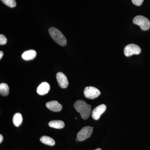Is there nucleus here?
Returning <instances> with one entry per match:
<instances>
[{"mask_svg":"<svg viewBox=\"0 0 150 150\" xmlns=\"http://www.w3.org/2000/svg\"><path fill=\"white\" fill-rule=\"evenodd\" d=\"M74 107L78 112L80 113L81 117L86 120L89 117L91 112V106L83 100H78L74 105Z\"/></svg>","mask_w":150,"mask_h":150,"instance_id":"1","label":"nucleus"},{"mask_svg":"<svg viewBox=\"0 0 150 150\" xmlns=\"http://www.w3.org/2000/svg\"><path fill=\"white\" fill-rule=\"evenodd\" d=\"M49 33L53 40L59 45L64 46L67 45V39L59 30L56 28H50L49 29Z\"/></svg>","mask_w":150,"mask_h":150,"instance_id":"2","label":"nucleus"},{"mask_svg":"<svg viewBox=\"0 0 150 150\" xmlns=\"http://www.w3.org/2000/svg\"><path fill=\"white\" fill-rule=\"evenodd\" d=\"M134 24L139 25L143 30H147L150 28V22L144 16H137L133 20Z\"/></svg>","mask_w":150,"mask_h":150,"instance_id":"3","label":"nucleus"},{"mask_svg":"<svg viewBox=\"0 0 150 150\" xmlns=\"http://www.w3.org/2000/svg\"><path fill=\"white\" fill-rule=\"evenodd\" d=\"M93 127L86 126L82 128L77 135V139L79 142H83L88 139L91 136L93 131Z\"/></svg>","mask_w":150,"mask_h":150,"instance_id":"4","label":"nucleus"},{"mask_svg":"<svg viewBox=\"0 0 150 150\" xmlns=\"http://www.w3.org/2000/svg\"><path fill=\"white\" fill-rule=\"evenodd\" d=\"M85 96L90 99H94L100 95L99 90L93 86L86 87L84 91Z\"/></svg>","mask_w":150,"mask_h":150,"instance_id":"5","label":"nucleus"},{"mask_svg":"<svg viewBox=\"0 0 150 150\" xmlns=\"http://www.w3.org/2000/svg\"><path fill=\"white\" fill-rule=\"evenodd\" d=\"M124 54L127 57L133 55H138L141 52V48L139 46L134 44H129L125 47Z\"/></svg>","mask_w":150,"mask_h":150,"instance_id":"6","label":"nucleus"},{"mask_svg":"<svg viewBox=\"0 0 150 150\" xmlns=\"http://www.w3.org/2000/svg\"><path fill=\"white\" fill-rule=\"evenodd\" d=\"M106 106L105 104H101L97 106L93 110L92 112V117L95 120H98L102 115L105 111Z\"/></svg>","mask_w":150,"mask_h":150,"instance_id":"7","label":"nucleus"},{"mask_svg":"<svg viewBox=\"0 0 150 150\" xmlns=\"http://www.w3.org/2000/svg\"><path fill=\"white\" fill-rule=\"evenodd\" d=\"M56 79L59 86L62 88H65L69 85L68 79L63 73L59 72L56 74Z\"/></svg>","mask_w":150,"mask_h":150,"instance_id":"8","label":"nucleus"},{"mask_svg":"<svg viewBox=\"0 0 150 150\" xmlns=\"http://www.w3.org/2000/svg\"><path fill=\"white\" fill-rule=\"evenodd\" d=\"M46 106L51 111L54 112H59L62 109V105L56 100H53L47 102L46 103Z\"/></svg>","mask_w":150,"mask_h":150,"instance_id":"9","label":"nucleus"},{"mask_svg":"<svg viewBox=\"0 0 150 150\" xmlns=\"http://www.w3.org/2000/svg\"><path fill=\"white\" fill-rule=\"evenodd\" d=\"M50 89V86L49 83L46 82L42 83L38 87L37 92L40 95L43 96L46 94Z\"/></svg>","mask_w":150,"mask_h":150,"instance_id":"10","label":"nucleus"},{"mask_svg":"<svg viewBox=\"0 0 150 150\" xmlns=\"http://www.w3.org/2000/svg\"><path fill=\"white\" fill-rule=\"evenodd\" d=\"M36 51L34 50H30L28 51H25L23 54H22V58L25 61H29L33 60L36 57Z\"/></svg>","mask_w":150,"mask_h":150,"instance_id":"11","label":"nucleus"},{"mask_svg":"<svg viewBox=\"0 0 150 150\" xmlns=\"http://www.w3.org/2000/svg\"><path fill=\"white\" fill-rule=\"evenodd\" d=\"M48 125L51 128L56 129H62L65 126V123L60 120H54L49 122Z\"/></svg>","mask_w":150,"mask_h":150,"instance_id":"12","label":"nucleus"},{"mask_svg":"<svg viewBox=\"0 0 150 150\" xmlns=\"http://www.w3.org/2000/svg\"><path fill=\"white\" fill-rule=\"evenodd\" d=\"M23 122V117L20 113L17 112L13 115V122L15 126L19 127L21 125Z\"/></svg>","mask_w":150,"mask_h":150,"instance_id":"13","label":"nucleus"},{"mask_svg":"<svg viewBox=\"0 0 150 150\" xmlns=\"http://www.w3.org/2000/svg\"><path fill=\"white\" fill-rule=\"evenodd\" d=\"M41 143L45 145L50 146H54L55 144V142L54 139L47 136H43L40 138Z\"/></svg>","mask_w":150,"mask_h":150,"instance_id":"14","label":"nucleus"},{"mask_svg":"<svg viewBox=\"0 0 150 150\" xmlns=\"http://www.w3.org/2000/svg\"><path fill=\"white\" fill-rule=\"evenodd\" d=\"M9 93V88L8 85L5 83L0 84V93L2 96H6L8 95Z\"/></svg>","mask_w":150,"mask_h":150,"instance_id":"15","label":"nucleus"},{"mask_svg":"<svg viewBox=\"0 0 150 150\" xmlns=\"http://www.w3.org/2000/svg\"><path fill=\"white\" fill-rule=\"evenodd\" d=\"M6 5L10 8H14L16 6V3L15 0H1Z\"/></svg>","mask_w":150,"mask_h":150,"instance_id":"16","label":"nucleus"},{"mask_svg":"<svg viewBox=\"0 0 150 150\" xmlns=\"http://www.w3.org/2000/svg\"><path fill=\"white\" fill-rule=\"evenodd\" d=\"M7 42V39L5 35L1 34L0 35V44L4 45L6 44Z\"/></svg>","mask_w":150,"mask_h":150,"instance_id":"17","label":"nucleus"},{"mask_svg":"<svg viewBox=\"0 0 150 150\" xmlns=\"http://www.w3.org/2000/svg\"><path fill=\"white\" fill-rule=\"evenodd\" d=\"M144 0H132V3L137 6H140L143 4Z\"/></svg>","mask_w":150,"mask_h":150,"instance_id":"18","label":"nucleus"},{"mask_svg":"<svg viewBox=\"0 0 150 150\" xmlns=\"http://www.w3.org/2000/svg\"><path fill=\"white\" fill-rule=\"evenodd\" d=\"M3 56H4V52L2 51H0V59L2 58Z\"/></svg>","mask_w":150,"mask_h":150,"instance_id":"19","label":"nucleus"},{"mask_svg":"<svg viewBox=\"0 0 150 150\" xmlns=\"http://www.w3.org/2000/svg\"><path fill=\"white\" fill-rule=\"evenodd\" d=\"M3 139H4V138H3V136L1 134L0 135V143H1L2 142Z\"/></svg>","mask_w":150,"mask_h":150,"instance_id":"20","label":"nucleus"},{"mask_svg":"<svg viewBox=\"0 0 150 150\" xmlns=\"http://www.w3.org/2000/svg\"><path fill=\"white\" fill-rule=\"evenodd\" d=\"M94 150H102L101 149H100V148H98V149H96Z\"/></svg>","mask_w":150,"mask_h":150,"instance_id":"21","label":"nucleus"}]
</instances>
